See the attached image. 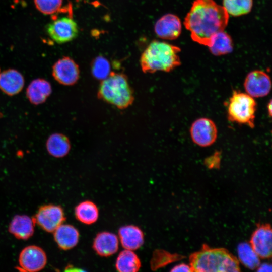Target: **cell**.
Instances as JSON below:
<instances>
[{"label":"cell","instance_id":"83f0119b","mask_svg":"<svg viewBox=\"0 0 272 272\" xmlns=\"http://www.w3.org/2000/svg\"><path fill=\"white\" fill-rule=\"evenodd\" d=\"M219 156L214 155V156H211L207 160L206 164L207 166L209 167L214 168L216 167L219 165V161H220Z\"/></svg>","mask_w":272,"mask_h":272},{"label":"cell","instance_id":"4316f807","mask_svg":"<svg viewBox=\"0 0 272 272\" xmlns=\"http://www.w3.org/2000/svg\"><path fill=\"white\" fill-rule=\"evenodd\" d=\"M63 0H34L36 8L45 15H52L61 10Z\"/></svg>","mask_w":272,"mask_h":272},{"label":"cell","instance_id":"5b68a950","mask_svg":"<svg viewBox=\"0 0 272 272\" xmlns=\"http://www.w3.org/2000/svg\"><path fill=\"white\" fill-rule=\"evenodd\" d=\"M256 102L246 93L233 92L228 106V118L233 122L254 127Z\"/></svg>","mask_w":272,"mask_h":272},{"label":"cell","instance_id":"f1b7e54d","mask_svg":"<svg viewBox=\"0 0 272 272\" xmlns=\"http://www.w3.org/2000/svg\"><path fill=\"white\" fill-rule=\"evenodd\" d=\"M171 271L189 272V271H192V269L190 265H189L185 263H181L173 267L172 269H171Z\"/></svg>","mask_w":272,"mask_h":272},{"label":"cell","instance_id":"44dd1931","mask_svg":"<svg viewBox=\"0 0 272 272\" xmlns=\"http://www.w3.org/2000/svg\"><path fill=\"white\" fill-rule=\"evenodd\" d=\"M141 267V262L138 255L130 250L121 251L117 256L115 267L120 272H136Z\"/></svg>","mask_w":272,"mask_h":272},{"label":"cell","instance_id":"7a4b0ae2","mask_svg":"<svg viewBox=\"0 0 272 272\" xmlns=\"http://www.w3.org/2000/svg\"><path fill=\"white\" fill-rule=\"evenodd\" d=\"M180 48L165 42L154 40L142 53L140 63L145 73L168 72L179 66Z\"/></svg>","mask_w":272,"mask_h":272},{"label":"cell","instance_id":"4dcf8cb0","mask_svg":"<svg viewBox=\"0 0 272 272\" xmlns=\"http://www.w3.org/2000/svg\"><path fill=\"white\" fill-rule=\"evenodd\" d=\"M272 105H271V100H270L269 102H268L267 106V109L268 111V114L269 116H271V110H272Z\"/></svg>","mask_w":272,"mask_h":272},{"label":"cell","instance_id":"484cf974","mask_svg":"<svg viewBox=\"0 0 272 272\" xmlns=\"http://www.w3.org/2000/svg\"><path fill=\"white\" fill-rule=\"evenodd\" d=\"M91 69L94 77L101 81L107 78L111 72L109 61L101 55L94 59Z\"/></svg>","mask_w":272,"mask_h":272},{"label":"cell","instance_id":"8fae6325","mask_svg":"<svg viewBox=\"0 0 272 272\" xmlns=\"http://www.w3.org/2000/svg\"><path fill=\"white\" fill-rule=\"evenodd\" d=\"M244 87L246 93L253 98L265 97L271 90L270 78L262 71H251L245 79Z\"/></svg>","mask_w":272,"mask_h":272},{"label":"cell","instance_id":"cb8c5ba5","mask_svg":"<svg viewBox=\"0 0 272 272\" xmlns=\"http://www.w3.org/2000/svg\"><path fill=\"white\" fill-rule=\"evenodd\" d=\"M238 257L241 263L246 267L254 269L260 264L259 257L250 243L242 242L237 247Z\"/></svg>","mask_w":272,"mask_h":272},{"label":"cell","instance_id":"d6986e66","mask_svg":"<svg viewBox=\"0 0 272 272\" xmlns=\"http://www.w3.org/2000/svg\"><path fill=\"white\" fill-rule=\"evenodd\" d=\"M51 92L52 88L49 82L43 79H36L28 86L26 96L31 103L39 105L46 101Z\"/></svg>","mask_w":272,"mask_h":272},{"label":"cell","instance_id":"3957f363","mask_svg":"<svg viewBox=\"0 0 272 272\" xmlns=\"http://www.w3.org/2000/svg\"><path fill=\"white\" fill-rule=\"evenodd\" d=\"M192 271L228 272L240 270L238 260L223 248H211L206 245L190 257Z\"/></svg>","mask_w":272,"mask_h":272},{"label":"cell","instance_id":"ffe728a7","mask_svg":"<svg viewBox=\"0 0 272 272\" xmlns=\"http://www.w3.org/2000/svg\"><path fill=\"white\" fill-rule=\"evenodd\" d=\"M46 146L48 153L55 158L65 156L71 149L69 138L60 133H55L50 135L47 140Z\"/></svg>","mask_w":272,"mask_h":272},{"label":"cell","instance_id":"7c38bea8","mask_svg":"<svg viewBox=\"0 0 272 272\" xmlns=\"http://www.w3.org/2000/svg\"><path fill=\"white\" fill-rule=\"evenodd\" d=\"M272 232L269 224L260 225L252 233L250 244L260 258L271 255Z\"/></svg>","mask_w":272,"mask_h":272},{"label":"cell","instance_id":"ac0fdd59","mask_svg":"<svg viewBox=\"0 0 272 272\" xmlns=\"http://www.w3.org/2000/svg\"><path fill=\"white\" fill-rule=\"evenodd\" d=\"M118 235L122 246L125 249L137 250L144 243L143 232L138 226L132 225L122 226L118 230Z\"/></svg>","mask_w":272,"mask_h":272},{"label":"cell","instance_id":"5bb4252c","mask_svg":"<svg viewBox=\"0 0 272 272\" xmlns=\"http://www.w3.org/2000/svg\"><path fill=\"white\" fill-rule=\"evenodd\" d=\"M35 224L33 218L27 215H17L11 220L9 231L18 239L27 240L34 234Z\"/></svg>","mask_w":272,"mask_h":272},{"label":"cell","instance_id":"8992f818","mask_svg":"<svg viewBox=\"0 0 272 272\" xmlns=\"http://www.w3.org/2000/svg\"><path fill=\"white\" fill-rule=\"evenodd\" d=\"M46 31L54 42L58 44L72 41L78 35L79 29L75 21L70 16L55 18L46 26Z\"/></svg>","mask_w":272,"mask_h":272},{"label":"cell","instance_id":"4fadbf2b","mask_svg":"<svg viewBox=\"0 0 272 272\" xmlns=\"http://www.w3.org/2000/svg\"><path fill=\"white\" fill-rule=\"evenodd\" d=\"M182 25L176 15L167 14L162 16L156 22L154 31L157 36L163 39L174 40L181 34Z\"/></svg>","mask_w":272,"mask_h":272},{"label":"cell","instance_id":"e0dca14e","mask_svg":"<svg viewBox=\"0 0 272 272\" xmlns=\"http://www.w3.org/2000/svg\"><path fill=\"white\" fill-rule=\"evenodd\" d=\"M53 233L55 242L62 250H70L79 242V232L71 225L62 224Z\"/></svg>","mask_w":272,"mask_h":272},{"label":"cell","instance_id":"d4e9b609","mask_svg":"<svg viewBox=\"0 0 272 272\" xmlns=\"http://www.w3.org/2000/svg\"><path fill=\"white\" fill-rule=\"evenodd\" d=\"M223 4L229 15L239 16L251 11L253 0H223Z\"/></svg>","mask_w":272,"mask_h":272},{"label":"cell","instance_id":"ba28073f","mask_svg":"<svg viewBox=\"0 0 272 272\" xmlns=\"http://www.w3.org/2000/svg\"><path fill=\"white\" fill-rule=\"evenodd\" d=\"M190 134L192 141L202 147L213 144L218 135L217 126L213 121L207 118H200L191 124Z\"/></svg>","mask_w":272,"mask_h":272},{"label":"cell","instance_id":"9c48e42d","mask_svg":"<svg viewBox=\"0 0 272 272\" xmlns=\"http://www.w3.org/2000/svg\"><path fill=\"white\" fill-rule=\"evenodd\" d=\"M52 74L54 79L65 86L75 84L80 78V69L77 63L67 56L58 59L52 67Z\"/></svg>","mask_w":272,"mask_h":272},{"label":"cell","instance_id":"603a6c76","mask_svg":"<svg viewBox=\"0 0 272 272\" xmlns=\"http://www.w3.org/2000/svg\"><path fill=\"white\" fill-rule=\"evenodd\" d=\"M212 54L221 56L231 53L233 48L232 40L224 31L218 33L213 38L212 45L209 47Z\"/></svg>","mask_w":272,"mask_h":272},{"label":"cell","instance_id":"7402d4cb","mask_svg":"<svg viewBox=\"0 0 272 272\" xmlns=\"http://www.w3.org/2000/svg\"><path fill=\"white\" fill-rule=\"evenodd\" d=\"M75 215L80 222L91 225L96 222L99 216L98 209L93 202L85 200L79 203L75 209Z\"/></svg>","mask_w":272,"mask_h":272},{"label":"cell","instance_id":"6da1fadb","mask_svg":"<svg viewBox=\"0 0 272 272\" xmlns=\"http://www.w3.org/2000/svg\"><path fill=\"white\" fill-rule=\"evenodd\" d=\"M229 17L225 8L214 0H194L184 24L194 41L209 47L214 37L224 31Z\"/></svg>","mask_w":272,"mask_h":272},{"label":"cell","instance_id":"f546056e","mask_svg":"<svg viewBox=\"0 0 272 272\" xmlns=\"http://www.w3.org/2000/svg\"><path fill=\"white\" fill-rule=\"evenodd\" d=\"M257 271H266V272H271V264L264 263L262 264H259L257 267Z\"/></svg>","mask_w":272,"mask_h":272},{"label":"cell","instance_id":"30bf717a","mask_svg":"<svg viewBox=\"0 0 272 272\" xmlns=\"http://www.w3.org/2000/svg\"><path fill=\"white\" fill-rule=\"evenodd\" d=\"M47 263V256L41 247L30 245L21 251L19 256L20 268L26 271L36 272L43 269Z\"/></svg>","mask_w":272,"mask_h":272},{"label":"cell","instance_id":"9a60e30c","mask_svg":"<svg viewBox=\"0 0 272 272\" xmlns=\"http://www.w3.org/2000/svg\"><path fill=\"white\" fill-rule=\"evenodd\" d=\"M23 75L14 69L0 73V89L6 94L13 96L18 94L24 87Z\"/></svg>","mask_w":272,"mask_h":272},{"label":"cell","instance_id":"277c9868","mask_svg":"<svg viewBox=\"0 0 272 272\" xmlns=\"http://www.w3.org/2000/svg\"><path fill=\"white\" fill-rule=\"evenodd\" d=\"M98 98L118 109H124L133 102V91L127 76L121 73L111 72L101 81Z\"/></svg>","mask_w":272,"mask_h":272},{"label":"cell","instance_id":"52a82bcc","mask_svg":"<svg viewBox=\"0 0 272 272\" xmlns=\"http://www.w3.org/2000/svg\"><path fill=\"white\" fill-rule=\"evenodd\" d=\"M37 224L44 231L53 233L65 220L62 207L53 204L41 206L33 218Z\"/></svg>","mask_w":272,"mask_h":272},{"label":"cell","instance_id":"2e32d148","mask_svg":"<svg viewBox=\"0 0 272 272\" xmlns=\"http://www.w3.org/2000/svg\"><path fill=\"white\" fill-rule=\"evenodd\" d=\"M92 247L99 255L102 257L110 256L118 250V238L112 233L100 232L96 236Z\"/></svg>","mask_w":272,"mask_h":272},{"label":"cell","instance_id":"1f68e13d","mask_svg":"<svg viewBox=\"0 0 272 272\" xmlns=\"http://www.w3.org/2000/svg\"><path fill=\"white\" fill-rule=\"evenodd\" d=\"M0 73H1V71H0Z\"/></svg>","mask_w":272,"mask_h":272}]
</instances>
